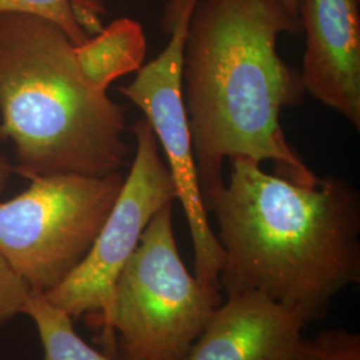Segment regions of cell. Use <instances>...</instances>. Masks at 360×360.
Listing matches in <instances>:
<instances>
[{
    "mask_svg": "<svg viewBox=\"0 0 360 360\" xmlns=\"http://www.w3.org/2000/svg\"><path fill=\"white\" fill-rule=\"evenodd\" d=\"M300 30L279 0H198L183 44L181 90L207 212L224 187L226 159L271 160L283 179L319 183L281 124L283 108L302 103L306 91L276 41Z\"/></svg>",
    "mask_w": 360,
    "mask_h": 360,
    "instance_id": "cell-1",
    "label": "cell"
},
{
    "mask_svg": "<svg viewBox=\"0 0 360 360\" xmlns=\"http://www.w3.org/2000/svg\"><path fill=\"white\" fill-rule=\"evenodd\" d=\"M279 3L283 6L284 10L287 11L290 16H292L295 20L299 22V18H297V0H279Z\"/></svg>",
    "mask_w": 360,
    "mask_h": 360,
    "instance_id": "cell-16",
    "label": "cell"
},
{
    "mask_svg": "<svg viewBox=\"0 0 360 360\" xmlns=\"http://www.w3.org/2000/svg\"><path fill=\"white\" fill-rule=\"evenodd\" d=\"M13 174V167L11 165L7 162V159L0 154V193L4 191V188L7 187L8 179Z\"/></svg>",
    "mask_w": 360,
    "mask_h": 360,
    "instance_id": "cell-15",
    "label": "cell"
},
{
    "mask_svg": "<svg viewBox=\"0 0 360 360\" xmlns=\"http://www.w3.org/2000/svg\"><path fill=\"white\" fill-rule=\"evenodd\" d=\"M146 55L143 27L129 18L116 19L83 44L75 46V59L92 87L107 91L117 77L136 72Z\"/></svg>",
    "mask_w": 360,
    "mask_h": 360,
    "instance_id": "cell-10",
    "label": "cell"
},
{
    "mask_svg": "<svg viewBox=\"0 0 360 360\" xmlns=\"http://www.w3.org/2000/svg\"><path fill=\"white\" fill-rule=\"evenodd\" d=\"M123 183L122 172L31 179L0 202V257L31 292L49 294L89 254Z\"/></svg>",
    "mask_w": 360,
    "mask_h": 360,
    "instance_id": "cell-5",
    "label": "cell"
},
{
    "mask_svg": "<svg viewBox=\"0 0 360 360\" xmlns=\"http://www.w3.org/2000/svg\"><path fill=\"white\" fill-rule=\"evenodd\" d=\"M304 327L266 296H227L184 360H295Z\"/></svg>",
    "mask_w": 360,
    "mask_h": 360,
    "instance_id": "cell-9",
    "label": "cell"
},
{
    "mask_svg": "<svg viewBox=\"0 0 360 360\" xmlns=\"http://www.w3.org/2000/svg\"><path fill=\"white\" fill-rule=\"evenodd\" d=\"M25 315L38 330L43 360H114L87 345L74 328V319L51 304L44 295L31 292Z\"/></svg>",
    "mask_w": 360,
    "mask_h": 360,
    "instance_id": "cell-11",
    "label": "cell"
},
{
    "mask_svg": "<svg viewBox=\"0 0 360 360\" xmlns=\"http://www.w3.org/2000/svg\"><path fill=\"white\" fill-rule=\"evenodd\" d=\"M231 176L208 212L218 223L226 296L259 294L307 326L360 283V193L340 176L299 186L232 158Z\"/></svg>",
    "mask_w": 360,
    "mask_h": 360,
    "instance_id": "cell-2",
    "label": "cell"
},
{
    "mask_svg": "<svg viewBox=\"0 0 360 360\" xmlns=\"http://www.w3.org/2000/svg\"><path fill=\"white\" fill-rule=\"evenodd\" d=\"M295 360H360V335L335 328L303 338Z\"/></svg>",
    "mask_w": 360,
    "mask_h": 360,
    "instance_id": "cell-13",
    "label": "cell"
},
{
    "mask_svg": "<svg viewBox=\"0 0 360 360\" xmlns=\"http://www.w3.org/2000/svg\"><path fill=\"white\" fill-rule=\"evenodd\" d=\"M172 203L159 208L116 279L103 315L84 321L114 360H184L223 303L187 270Z\"/></svg>",
    "mask_w": 360,
    "mask_h": 360,
    "instance_id": "cell-4",
    "label": "cell"
},
{
    "mask_svg": "<svg viewBox=\"0 0 360 360\" xmlns=\"http://www.w3.org/2000/svg\"><path fill=\"white\" fill-rule=\"evenodd\" d=\"M30 295V288L0 257V324L25 315Z\"/></svg>",
    "mask_w": 360,
    "mask_h": 360,
    "instance_id": "cell-14",
    "label": "cell"
},
{
    "mask_svg": "<svg viewBox=\"0 0 360 360\" xmlns=\"http://www.w3.org/2000/svg\"><path fill=\"white\" fill-rule=\"evenodd\" d=\"M306 94L360 129V0H297Z\"/></svg>",
    "mask_w": 360,
    "mask_h": 360,
    "instance_id": "cell-8",
    "label": "cell"
},
{
    "mask_svg": "<svg viewBox=\"0 0 360 360\" xmlns=\"http://www.w3.org/2000/svg\"><path fill=\"white\" fill-rule=\"evenodd\" d=\"M196 3L198 0H167L162 15V30L169 35L167 46L153 62L142 65L135 79L120 92L142 110L166 155L176 199L191 231L195 276L208 288L221 291L224 252L208 221L181 90L183 44Z\"/></svg>",
    "mask_w": 360,
    "mask_h": 360,
    "instance_id": "cell-6",
    "label": "cell"
},
{
    "mask_svg": "<svg viewBox=\"0 0 360 360\" xmlns=\"http://www.w3.org/2000/svg\"><path fill=\"white\" fill-rule=\"evenodd\" d=\"M132 132L135 155L129 176L89 254L63 283L44 297L74 321L103 315L119 274L141 240L155 212L176 200V190L159 143L146 117Z\"/></svg>",
    "mask_w": 360,
    "mask_h": 360,
    "instance_id": "cell-7",
    "label": "cell"
},
{
    "mask_svg": "<svg viewBox=\"0 0 360 360\" xmlns=\"http://www.w3.org/2000/svg\"><path fill=\"white\" fill-rule=\"evenodd\" d=\"M0 13H25L47 19L60 27L75 46L90 38L75 0H0Z\"/></svg>",
    "mask_w": 360,
    "mask_h": 360,
    "instance_id": "cell-12",
    "label": "cell"
},
{
    "mask_svg": "<svg viewBox=\"0 0 360 360\" xmlns=\"http://www.w3.org/2000/svg\"><path fill=\"white\" fill-rule=\"evenodd\" d=\"M0 115L27 179L105 176L127 163L124 108L83 77L75 44L47 19L0 13Z\"/></svg>",
    "mask_w": 360,
    "mask_h": 360,
    "instance_id": "cell-3",
    "label": "cell"
}]
</instances>
